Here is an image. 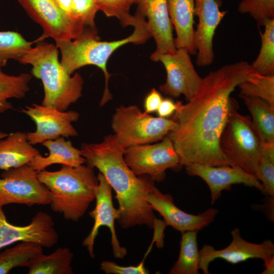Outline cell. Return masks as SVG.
Listing matches in <instances>:
<instances>
[{
	"label": "cell",
	"instance_id": "7",
	"mask_svg": "<svg viewBox=\"0 0 274 274\" xmlns=\"http://www.w3.org/2000/svg\"><path fill=\"white\" fill-rule=\"evenodd\" d=\"M219 145L233 166H238L256 176L261 143L251 117L238 113L232 101Z\"/></svg>",
	"mask_w": 274,
	"mask_h": 274
},
{
	"label": "cell",
	"instance_id": "40",
	"mask_svg": "<svg viewBox=\"0 0 274 274\" xmlns=\"http://www.w3.org/2000/svg\"><path fill=\"white\" fill-rule=\"evenodd\" d=\"M8 134V133L0 130V139L5 138Z\"/></svg>",
	"mask_w": 274,
	"mask_h": 274
},
{
	"label": "cell",
	"instance_id": "32",
	"mask_svg": "<svg viewBox=\"0 0 274 274\" xmlns=\"http://www.w3.org/2000/svg\"><path fill=\"white\" fill-rule=\"evenodd\" d=\"M99 8L107 17L117 18L123 27L133 26L137 21V15L130 13L133 4L131 0H95Z\"/></svg>",
	"mask_w": 274,
	"mask_h": 274
},
{
	"label": "cell",
	"instance_id": "13",
	"mask_svg": "<svg viewBox=\"0 0 274 274\" xmlns=\"http://www.w3.org/2000/svg\"><path fill=\"white\" fill-rule=\"evenodd\" d=\"M232 241L226 248L216 250L210 245H204L199 250V268L204 274L210 273L209 266L217 258L236 264L249 259L258 258L263 261L274 256V244L269 239L261 244L249 242L241 235L240 230L235 228L231 231Z\"/></svg>",
	"mask_w": 274,
	"mask_h": 274
},
{
	"label": "cell",
	"instance_id": "27",
	"mask_svg": "<svg viewBox=\"0 0 274 274\" xmlns=\"http://www.w3.org/2000/svg\"><path fill=\"white\" fill-rule=\"evenodd\" d=\"M0 66V113L13 109L10 98L21 99L29 90L31 76L28 73L10 75L3 72Z\"/></svg>",
	"mask_w": 274,
	"mask_h": 274
},
{
	"label": "cell",
	"instance_id": "38",
	"mask_svg": "<svg viewBox=\"0 0 274 274\" xmlns=\"http://www.w3.org/2000/svg\"><path fill=\"white\" fill-rule=\"evenodd\" d=\"M54 1L57 4V5H58V6L59 7V8L61 10V11L68 17H69L70 19L73 20L71 16V5H72V0H54Z\"/></svg>",
	"mask_w": 274,
	"mask_h": 274
},
{
	"label": "cell",
	"instance_id": "20",
	"mask_svg": "<svg viewBox=\"0 0 274 274\" xmlns=\"http://www.w3.org/2000/svg\"><path fill=\"white\" fill-rule=\"evenodd\" d=\"M195 1L167 0L170 20L176 33V48L185 49L190 55L196 54L194 42Z\"/></svg>",
	"mask_w": 274,
	"mask_h": 274
},
{
	"label": "cell",
	"instance_id": "9",
	"mask_svg": "<svg viewBox=\"0 0 274 274\" xmlns=\"http://www.w3.org/2000/svg\"><path fill=\"white\" fill-rule=\"evenodd\" d=\"M124 159L136 176L146 175L158 182L164 180L167 169L182 166L173 144L167 135L157 143L125 148Z\"/></svg>",
	"mask_w": 274,
	"mask_h": 274
},
{
	"label": "cell",
	"instance_id": "25",
	"mask_svg": "<svg viewBox=\"0 0 274 274\" xmlns=\"http://www.w3.org/2000/svg\"><path fill=\"white\" fill-rule=\"evenodd\" d=\"M198 232L187 231L181 233L179 257L170 269L169 274L199 273V253L197 242Z\"/></svg>",
	"mask_w": 274,
	"mask_h": 274
},
{
	"label": "cell",
	"instance_id": "33",
	"mask_svg": "<svg viewBox=\"0 0 274 274\" xmlns=\"http://www.w3.org/2000/svg\"><path fill=\"white\" fill-rule=\"evenodd\" d=\"M238 11L248 14L259 25L263 26L266 22L274 18V0H241Z\"/></svg>",
	"mask_w": 274,
	"mask_h": 274
},
{
	"label": "cell",
	"instance_id": "23",
	"mask_svg": "<svg viewBox=\"0 0 274 274\" xmlns=\"http://www.w3.org/2000/svg\"><path fill=\"white\" fill-rule=\"evenodd\" d=\"M251 115L253 128L261 143H274V106L261 98L241 96Z\"/></svg>",
	"mask_w": 274,
	"mask_h": 274
},
{
	"label": "cell",
	"instance_id": "39",
	"mask_svg": "<svg viewBox=\"0 0 274 274\" xmlns=\"http://www.w3.org/2000/svg\"><path fill=\"white\" fill-rule=\"evenodd\" d=\"M264 261L265 269L262 274H273L274 273V256L267 259Z\"/></svg>",
	"mask_w": 274,
	"mask_h": 274
},
{
	"label": "cell",
	"instance_id": "2",
	"mask_svg": "<svg viewBox=\"0 0 274 274\" xmlns=\"http://www.w3.org/2000/svg\"><path fill=\"white\" fill-rule=\"evenodd\" d=\"M80 150L86 163L98 169L115 191L119 205L116 220L121 227L154 228L157 219L147 200L154 181L132 172L124 159L125 148L115 135L105 136L99 143H83Z\"/></svg>",
	"mask_w": 274,
	"mask_h": 274
},
{
	"label": "cell",
	"instance_id": "41",
	"mask_svg": "<svg viewBox=\"0 0 274 274\" xmlns=\"http://www.w3.org/2000/svg\"><path fill=\"white\" fill-rule=\"evenodd\" d=\"M131 1L133 2V3H136V4H137L139 1V0H131Z\"/></svg>",
	"mask_w": 274,
	"mask_h": 274
},
{
	"label": "cell",
	"instance_id": "4",
	"mask_svg": "<svg viewBox=\"0 0 274 274\" xmlns=\"http://www.w3.org/2000/svg\"><path fill=\"white\" fill-rule=\"evenodd\" d=\"M88 164L77 167L62 165L55 172H37L39 181L49 191L52 210L66 220L78 221L95 199L98 181Z\"/></svg>",
	"mask_w": 274,
	"mask_h": 274
},
{
	"label": "cell",
	"instance_id": "22",
	"mask_svg": "<svg viewBox=\"0 0 274 274\" xmlns=\"http://www.w3.org/2000/svg\"><path fill=\"white\" fill-rule=\"evenodd\" d=\"M42 144L49 150L48 156L44 157L40 154L28 164L37 172L45 170L54 164L77 167L86 163L81 150L75 148L64 137L46 140Z\"/></svg>",
	"mask_w": 274,
	"mask_h": 274
},
{
	"label": "cell",
	"instance_id": "36",
	"mask_svg": "<svg viewBox=\"0 0 274 274\" xmlns=\"http://www.w3.org/2000/svg\"><path fill=\"white\" fill-rule=\"evenodd\" d=\"M162 99L160 93L155 88H153L145 98L144 112L149 114L156 112Z\"/></svg>",
	"mask_w": 274,
	"mask_h": 274
},
{
	"label": "cell",
	"instance_id": "1",
	"mask_svg": "<svg viewBox=\"0 0 274 274\" xmlns=\"http://www.w3.org/2000/svg\"><path fill=\"white\" fill-rule=\"evenodd\" d=\"M253 71L251 64L244 61L223 65L202 78L186 104L176 102L172 119L177 126L167 135L182 166H233L220 149V139L231 105L230 95Z\"/></svg>",
	"mask_w": 274,
	"mask_h": 274
},
{
	"label": "cell",
	"instance_id": "21",
	"mask_svg": "<svg viewBox=\"0 0 274 274\" xmlns=\"http://www.w3.org/2000/svg\"><path fill=\"white\" fill-rule=\"evenodd\" d=\"M39 154L40 151L29 143L26 132H12L0 139L1 170L28 164Z\"/></svg>",
	"mask_w": 274,
	"mask_h": 274
},
{
	"label": "cell",
	"instance_id": "3",
	"mask_svg": "<svg viewBox=\"0 0 274 274\" xmlns=\"http://www.w3.org/2000/svg\"><path fill=\"white\" fill-rule=\"evenodd\" d=\"M36 41L35 47L26 51L18 61L30 64L32 75L42 81L45 93L42 105L66 111L82 96L83 79L78 73L72 76L64 70L56 45Z\"/></svg>",
	"mask_w": 274,
	"mask_h": 274
},
{
	"label": "cell",
	"instance_id": "29",
	"mask_svg": "<svg viewBox=\"0 0 274 274\" xmlns=\"http://www.w3.org/2000/svg\"><path fill=\"white\" fill-rule=\"evenodd\" d=\"M237 87L240 96L261 98L274 106V75H263L253 71Z\"/></svg>",
	"mask_w": 274,
	"mask_h": 274
},
{
	"label": "cell",
	"instance_id": "26",
	"mask_svg": "<svg viewBox=\"0 0 274 274\" xmlns=\"http://www.w3.org/2000/svg\"><path fill=\"white\" fill-rule=\"evenodd\" d=\"M43 247L31 242H21L0 252V274H7L14 268L27 267L38 255L43 253Z\"/></svg>",
	"mask_w": 274,
	"mask_h": 274
},
{
	"label": "cell",
	"instance_id": "35",
	"mask_svg": "<svg viewBox=\"0 0 274 274\" xmlns=\"http://www.w3.org/2000/svg\"><path fill=\"white\" fill-rule=\"evenodd\" d=\"M144 259L137 265L120 266L113 261H103L100 269L107 274H147L149 271L144 265Z\"/></svg>",
	"mask_w": 274,
	"mask_h": 274
},
{
	"label": "cell",
	"instance_id": "18",
	"mask_svg": "<svg viewBox=\"0 0 274 274\" xmlns=\"http://www.w3.org/2000/svg\"><path fill=\"white\" fill-rule=\"evenodd\" d=\"M147 200L153 210L163 217L165 226H170L181 233L199 231L211 224L218 213V210L214 208H210L198 215L186 213L175 204L170 195L163 194L155 186L149 193Z\"/></svg>",
	"mask_w": 274,
	"mask_h": 274
},
{
	"label": "cell",
	"instance_id": "30",
	"mask_svg": "<svg viewBox=\"0 0 274 274\" xmlns=\"http://www.w3.org/2000/svg\"><path fill=\"white\" fill-rule=\"evenodd\" d=\"M34 42L26 41L16 31H0V66H5L10 59L18 61Z\"/></svg>",
	"mask_w": 274,
	"mask_h": 274
},
{
	"label": "cell",
	"instance_id": "16",
	"mask_svg": "<svg viewBox=\"0 0 274 274\" xmlns=\"http://www.w3.org/2000/svg\"><path fill=\"white\" fill-rule=\"evenodd\" d=\"M187 173L201 178L208 185L213 204L224 190H229L234 184L254 187L264 194V188L257 177L237 166L208 165L191 164L185 166Z\"/></svg>",
	"mask_w": 274,
	"mask_h": 274
},
{
	"label": "cell",
	"instance_id": "5",
	"mask_svg": "<svg viewBox=\"0 0 274 274\" xmlns=\"http://www.w3.org/2000/svg\"><path fill=\"white\" fill-rule=\"evenodd\" d=\"M137 21L134 31L127 38L110 42L99 41L98 39L85 37L60 42L55 45L61 53L60 63L64 70L72 75L77 70L87 65H95L102 71L105 85L99 105L102 107L112 99L109 88L112 76L107 69L108 60L120 47L128 43L141 44L151 38L145 18L136 12Z\"/></svg>",
	"mask_w": 274,
	"mask_h": 274
},
{
	"label": "cell",
	"instance_id": "17",
	"mask_svg": "<svg viewBox=\"0 0 274 274\" xmlns=\"http://www.w3.org/2000/svg\"><path fill=\"white\" fill-rule=\"evenodd\" d=\"M220 0H195V15L198 23L194 30L196 64L200 67L211 64L214 59L213 39L216 30L228 11H221Z\"/></svg>",
	"mask_w": 274,
	"mask_h": 274
},
{
	"label": "cell",
	"instance_id": "19",
	"mask_svg": "<svg viewBox=\"0 0 274 274\" xmlns=\"http://www.w3.org/2000/svg\"><path fill=\"white\" fill-rule=\"evenodd\" d=\"M137 4L136 12L147 18L150 33L156 45L155 51L161 53H174L177 48L167 0H139Z\"/></svg>",
	"mask_w": 274,
	"mask_h": 274
},
{
	"label": "cell",
	"instance_id": "14",
	"mask_svg": "<svg viewBox=\"0 0 274 274\" xmlns=\"http://www.w3.org/2000/svg\"><path fill=\"white\" fill-rule=\"evenodd\" d=\"M97 177L98 183L95 191L96 204L94 209L89 213L94 220V224L82 244L87 248L90 256L94 257V244L98 230L101 226H106L111 233V245L114 257L123 258L127 254V250L120 245L115 232L114 222L117 219L118 212L113 206L112 188L101 173H99Z\"/></svg>",
	"mask_w": 274,
	"mask_h": 274
},
{
	"label": "cell",
	"instance_id": "12",
	"mask_svg": "<svg viewBox=\"0 0 274 274\" xmlns=\"http://www.w3.org/2000/svg\"><path fill=\"white\" fill-rule=\"evenodd\" d=\"M21 111L36 125L35 131L27 132V140L32 145L61 136L69 138L78 135L72 124L79 118V113L76 111H61L36 104L26 106Z\"/></svg>",
	"mask_w": 274,
	"mask_h": 274
},
{
	"label": "cell",
	"instance_id": "24",
	"mask_svg": "<svg viewBox=\"0 0 274 274\" xmlns=\"http://www.w3.org/2000/svg\"><path fill=\"white\" fill-rule=\"evenodd\" d=\"M73 253L68 248H58L52 253L36 257L28 266L29 274H72Z\"/></svg>",
	"mask_w": 274,
	"mask_h": 274
},
{
	"label": "cell",
	"instance_id": "34",
	"mask_svg": "<svg viewBox=\"0 0 274 274\" xmlns=\"http://www.w3.org/2000/svg\"><path fill=\"white\" fill-rule=\"evenodd\" d=\"M99 8L95 0H72V19L87 29L97 30L94 19Z\"/></svg>",
	"mask_w": 274,
	"mask_h": 274
},
{
	"label": "cell",
	"instance_id": "10",
	"mask_svg": "<svg viewBox=\"0 0 274 274\" xmlns=\"http://www.w3.org/2000/svg\"><path fill=\"white\" fill-rule=\"evenodd\" d=\"M0 178V208L9 204H49V191L28 164L3 170Z\"/></svg>",
	"mask_w": 274,
	"mask_h": 274
},
{
	"label": "cell",
	"instance_id": "8",
	"mask_svg": "<svg viewBox=\"0 0 274 274\" xmlns=\"http://www.w3.org/2000/svg\"><path fill=\"white\" fill-rule=\"evenodd\" d=\"M30 17L43 28L39 41L51 37L56 44L77 39L98 38L97 31L87 29L68 17L54 0H18Z\"/></svg>",
	"mask_w": 274,
	"mask_h": 274
},
{
	"label": "cell",
	"instance_id": "37",
	"mask_svg": "<svg viewBox=\"0 0 274 274\" xmlns=\"http://www.w3.org/2000/svg\"><path fill=\"white\" fill-rule=\"evenodd\" d=\"M176 109V104L171 99H163L160 103L157 113L158 117L161 118H168L173 115Z\"/></svg>",
	"mask_w": 274,
	"mask_h": 274
},
{
	"label": "cell",
	"instance_id": "28",
	"mask_svg": "<svg viewBox=\"0 0 274 274\" xmlns=\"http://www.w3.org/2000/svg\"><path fill=\"white\" fill-rule=\"evenodd\" d=\"M260 32L259 53L251 65L253 71L263 75H274V18L267 20Z\"/></svg>",
	"mask_w": 274,
	"mask_h": 274
},
{
	"label": "cell",
	"instance_id": "15",
	"mask_svg": "<svg viewBox=\"0 0 274 274\" xmlns=\"http://www.w3.org/2000/svg\"><path fill=\"white\" fill-rule=\"evenodd\" d=\"M58 235L52 217L46 212H38L30 223L16 226L9 223L0 208V250L16 242H31L49 248L57 244Z\"/></svg>",
	"mask_w": 274,
	"mask_h": 274
},
{
	"label": "cell",
	"instance_id": "11",
	"mask_svg": "<svg viewBox=\"0 0 274 274\" xmlns=\"http://www.w3.org/2000/svg\"><path fill=\"white\" fill-rule=\"evenodd\" d=\"M150 58L162 63L166 72L165 82L159 86L160 91L174 98L183 95L187 101L190 100L197 90L202 78L195 70L187 50L178 48L173 53H161L155 51Z\"/></svg>",
	"mask_w": 274,
	"mask_h": 274
},
{
	"label": "cell",
	"instance_id": "6",
	"mask_svg": "<svg viewBox=\"0 0 274 274\" xmlns=\"http://www.w3.org/2000/svg\"><path fill=\"white\" fill-rule=\"evenodd\" d=\"M177 126L172 119L154 117L135 105L117 108L111 121L114 134L125 149L160 141Z\"/></svg>",
	"mask_w": 274,
	"mask_h": 274
},
{
	"label": "cell",
	"instance_id": "31",
	"mask_svg": "<svg viewBox=\"0 0 274 274\" xmlns=\"http://www.w3.org/2000/svg\"><path fill=\"white\" fill-rule=\"evenodd\" d=\"M256 177L263 186L264 194L274 198V143H261Z\"/></svg>",
	"mask_w": 274,
	"mask_h": 274
}]
</instances>
